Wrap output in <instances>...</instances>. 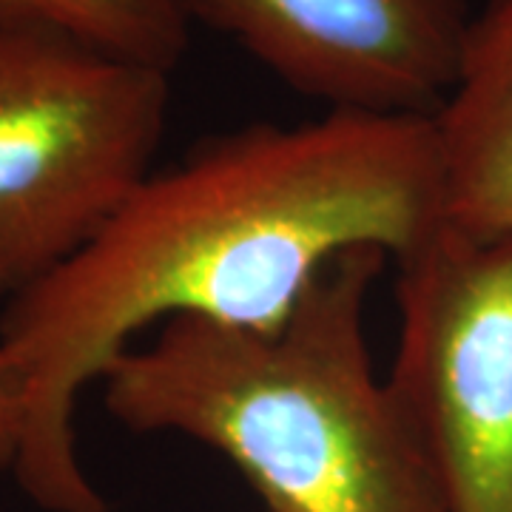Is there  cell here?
Returning a JSON list of instances; mask_svg holds the SVG:
<instances>
[{
	"label": "cell",
	"mask_w": 512,
	"mask_h": 512,
	"mask_svg": "<svg viewBox=\"0 0 512 512\" xmlns=\"http://www.w3.org/2000/svg\"><path fill=\"white\" fill-rule=\"evenodd\" d=\"M18 439V399L12 393V384H9L6 367H3V359H0V470H9L12 473V464H15V456H18Z\"/></svg>",
	"instance_id": "cell-8"
},
{
	"label": "cell",
	"mask_w": 512,
	"mask_h": 512,
	"mask_svg": "<svg viewBox=\"0 0 512 512\" xmlns=\"http://www.w3.org/2000/svg\"><path fill=\"white\" fill-rule=\"evenodd\" d=\"M328 111L436 114L453 89L467 0H177Z\"/></svg>",
	"instance_id": "cell-5"
},
{
	"label": "cell",
	"mask_w": 512,
	"mask_h": 512,
	"mask_svg": "<svg viewBox=\"0 0 512 512\" xmlns=\"http://www.w3.org/2000/svg\"><path fill=\"white\" fill-rule=\"evenodd\" d=\"M396 265L390 393L447 512H512V231L444 222Z\"/></svg>",
	"instance_id": "cell-4"
},
{
	"label": "cell",
	"mask_w": 512,
	"mask_h": 512,
	"mask_svg": "<svg viewBox=\"0 0 512 512\" xmlns=\"http://www.w3.org/2000/svg\"><path fill=\"white\" fill-rule=\"evenodd\" d=\"M441 225L433 114L254 123L154 168L86 245L0 308L18 487L43 512L109 510L77 456L74 410L143 330H271L333 259L370 248L399 262Z\"/></svg>",
	"instance_id": "cell-1"
},
{
	"label": "cell",
	"mask_w": 512,
	"mask_h": 512,
	"mask_svg": "<svg viewBox=\"0 0 512 512\" xmlns=\"http://www.w3.org/2000/svg\"><path fill=\"white\" fill-rule=\"evenodd\" d=\"M0 32H52L171 74L188 49L177 0H0Z\"/></svg>",
	"instance_id": "cell-7"
},
{
	"label": "cell",
	"mask_w": 512,
	"mask_h": 512,
	"mask_svg": "<svg viewBox=\"0 0 512 512\" xmlns=\"http://www.w3.org/2000/svg\"><path fill=\"white\" fill-rule=\"evenodd\" d=\"M382 251L333 259L276 328L171 319L100 379L111 419L225 456L268 512H447L367 345Z\"/></svg>",
	"instance_id": "cell-2"
},
{
	"label": "cell",
	"mask_w": 512,
	"mask_h": 512,
	"mask_svg": "<svg viewBox=\"0 0 512 512\" xmlns=\"http://www.w3.org/2000/svg\"><path fill=\"white\" fill-rule=\"evenodd\" d=\"M433 126L444 222L512 231V0H487L473 15Z\"/></svg>",
	"instance_id": "cell-6"
},
{
	"label": "cell",
	"mask_w": 512,
	"mask_h": 512,
	"mask_svg": "<svg viewBox=\"0 0 512 512\" xmlns=\"http://www.w3.org/2000/svg\"><path fill=\"white\" fill-rule=\"evenodd\" d=\"M9 299V293H6V288H3V282H0V308H3V302Z\"/></svg>",
	"instance_id": "cell-9"
},
{
	"label": "cell",
	"mask_w": 512,
	"mask_h": 512,
	"mask_svg": "<svg viewBox=\"0 0 512 512\" xmlns=\"http://www.w3.org/2000/svg\"><path fill=\"white\" fill-rule=\"evenodd\" d=\"M168 74L52 32H0V282L57 268L154 171Z\"/></svg>",
	"instance_id": "cell-3"
}]
</instances>
